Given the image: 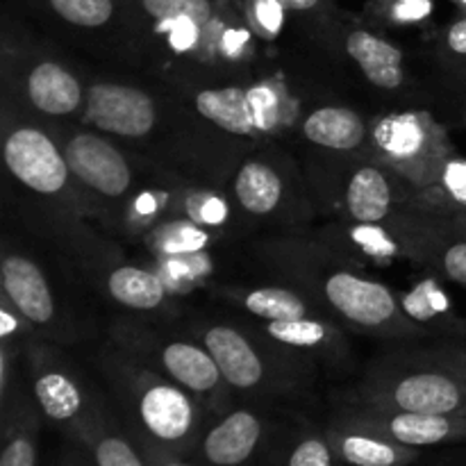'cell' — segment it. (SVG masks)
Returning <instances> with one entry per match:
<instances>
[{
	"instance_id": "obj_1",
	"label": "cell",
	"mask_w": 466,
	"mask_h": 466,
	"mask_svg": "<svg viewBox=\"0 0 466 466\" xmlns=\"http://www.w3.org/2000/svg\"><path fill=\"white\" fill-rule=\"evenodd\" d=\"M127 432L137 444L157 446L177 455L198 449L203 403L194 394L153 371H137L123 390Z\"/></svg>"
},
{
	"instance_id": "obj_2",
	"label": "cell",
	"mask_w": 466,
	"mask_h": 466,
	"mask_svg": "<svg viewBox=\"0 0 466 466\" xmlns=\"http://www.w3.org/2000/svg\"><path fill=\"white\" fill-rule=\"evenodd\" d=\"M360 408L466 417V358L449 367H428L380 378L362 391Z\"/></svg>"
},
{
	"instance_id": "obj_3",
	"label": "cell",
	"mask_w": 466,
	"mask_h": 466,
	"mask_svg": "<svg viewBox=\"0 0 466 466\" xmlns=\"http://www.w3.org/2000/svg\"><path fill=\"white\" fill-rule=\"evenodd\" d=\"M32 394L41 414L66 432L68 441L80 444L86 432L105 417L107 408L94 403L71 369L57 362H39L32 371Z\"/></svg>"
},
{
	"instance_id": "obj_4",
	"label": "cell",
	"mask_w": 466,
	"mask_h": 466,
	"mask_svg": "<svg viewBox=\"0 0 466 466\" xmlns=\"http://www.w3.org/2000/svg\"><path fill=\"white\" fill-rule=\"evenodd\" d=\"M5 167L14 180L41 196H57L71 180L64 150L41 127L16 126L3 146Z\"/></svg>"
},
{
	"instance_id": "obj_5",
	"label": "cell",
	"mask_w": 466,
	"mask_h": 466,
	"mask_svg": "<svg viewBox=\"0 0 466 466\" xmlns=\"http://www.w3.org/2000/svg\"><path fill=\"white\" fill-rule=\"evenodd\" d=\"M339 423L371 431L403 446H412V449L466 441V417H455V414H419L403 412V410L360 408L355 412L341 414Z\"/></svg>"
},
{
	"instance_id": "obj_6",
	"label": "cell",
	"mask_w": 466,
	"mask_h": 466,
	"mask_svg": "<svg viewBox=\"0 0 466 466\" xmlns=\"http://www.w3.org/2000/svg\"><path fill=\"white\" fill-rule=\"evenodd\" d=\"M319 289L326 303L346 321L369 330H382L394 326L400 317V308L391 289L382 282L369 280L346 268L323 273Z\"/></svg>"
},
{
	"instance_id": "obj_7",
	"label": "cell",
	"mask_w": 466,
	"mask_h": 466,
	"mask_svg": "<svg viewBox=\"0 0 466 466\" xmlns=\"http://www.w3.org/2000/svg\"><path fill=\"white\" fill-rule=\"evenodd\" d=\"M86 121L107 135L141 139L153 132L157 123V107L139 86L98 82L86 96Z\"/></svg>"
},
{
	"instance_id": "obj_8",
	"label": "cell",
	"mask_w": 466,
	"mask_h": 466,
	"mask_svg": "<svg viewBox=\"0 0 466 466\" xmlns=\"http://www.w3.org/2000/svg\"><path fill=\"white\" fill-rule=\"evenodd\" d=\"M64 157L73 176L98 196L116 200L132 185V168L126 155L96 132H76L64 144Z\"/></svg>"
},
{
	"instance_id": "obj_9",
	"label": "cell",
	"mask_w": 466,
	"mask_h": 466,
	"mask_svg": "<svg viewBox=\"0 0 466 466\" xmlns=\"http://www.w3.org/2000/svg\"><path fill=\"white\" fill-rule=\"evenodd\" d=\"M157 362L167 378L185 387L205 408L217 410L226 403L228 382L205 346L191 341H168L157 346Z\"/></svg>"
},
{
	"instance_id": "obj_10",
	"label": "cell",
	"mask_w": 466,
	"mask_h": 466,
	"mask_svg": "<svg viewBox=\"0 0 466 466\" xmlns=\"http://www.w3.org/2000/svg\"><path fill=\"white\" fill-rule=\"evenodd\" d=\"M264 432L267 428L258 412L232 410L203 432L196 453L205 466H244L258 453Z\"/></svg>"
},
{
	"instance_id": "obj_11",
	"label": "cell",
	"mask_w": 466,
	"mask_h": 466,
	"mask_svg": "<svg viewBox=\"0 0 466 466\" xmlns=\"http://www.w3.org/2000/svg\"><path fill=\"white\" fill-rule=\"evenodd\" d=\"M3 291L14 309L32 326H50L57 314L48 278L39 264L23 253H5Z\"/></svg>"
},
{
	"instance_id": "obj_12",
	"label": "cell",
	"mask_w": 466,
	"mask_h": 466,
	"mask_svg": "<svg viewBox=\"0 0 466 466\" xmlns=\"http://www.w3.org/2000/svg\"><path fill=\"white\" fill-rule=\"evenodd\" d=\"M203 346L209 350L223 380L230 390L253 391L267 382V369L248 337L230 326H212L203 332Z\"/></svg>"
},
{
	"instance_id": "obj_13",
	"label": "cell",
	"mask_w": 466,
	"mask_h": 466,
	"mask_svg": "<svg viewBox=\"0 0 466 466\" xmlns=\"http://www.w3.org/2000/svg\"><path fill=\"white\" fill-rule=\"evenodd\" d=\"M326 435L346 466H410L421 460V449L339 421L328 428Z\"/></svg>"
},
{
	"instance_id": "obj_14",
	"label": "cell",
	"mask_w": 466,
	"mask_h": 466,
	"mask_svg": "<svg viewBox=\"0 0 466 466\" xmlns=\"http://www.w3.org/2000/svg\"><path fill=\"white\" fill-rule=\"evenodd\" d=\"M32 107L46 116H68L82 105V85L68 68L57 62H36L25 80Z\"/></svg>"
},
{
	"instance_id": "obj_15",
	"label": "cell",
	"mask_w": 466,
	"mask_h": 466,
	"mask_svg": "<svg viewBox=\"0 0 466 466\" xmlns=\"http://www.w3.org/2000/svg\"><path fill=\"white\" fill-rule=\"evenodd\" d=\"M346 53L371 85L387 91L403 86V50L399 46L369 30H355L346 36Z\"/></svg>"
},
{
	"instance_id": "obj_16",
	"label": "cell",
	"mask_w": 466,
	"mask_h": 466,
	"mask_svg": "<svg viewBox=\"0 0 466 466\" xmlns=\"http://www.w3.org/2000/svg\"><path fill=\"white\" fill-rule=\"evenodd\" d=\"M39 462V417L27 400H9L3 408V453L0 466H36Z\"/></svg>"
},
{
	"instance_id": "obj_17",
	"label": "cell",
	"mask_w": 466,
	"mask_h": 466,
	"mask_svg": "<svg viewBox=\"0 0 466 466\" xmlns=\"http://www.w3.org/2000/svg\"><path fill=\"white\" fill-rule=\"evenodd\" d=\"M196 109L200 116L212 121L230 135H248L258 123L253 98L244 86H221V89H203L196 94Z\"/></svg>"
},
{
	"instance_id": "obj_18",
	"label": "cell",
	"mask_w": 466,
	"mask_h": 466,
	"mask_svg": "<svg viewBox=\"0 0 466 466\" xmlns=\"http://www.w3.org/2000/svg\"><path fill=\"white\" fill-rule=\"evenodd\" d=\"M308 141L330 150L360 148L367 139V123L349 107H319L303 121Z\"/></svg>"
},
{
	"instance_id": "obj_19",
	"label": "cell",
	"mask_w": 466,
	"mask_h": 466,
	"mask_svg": "<svg viewBox=\"0 0 466 466\" xmlns=\"http://www.w3.org/2000/svg\"><path fill=\"white\" fill-rule=\"evenodd\" d=\"M346 209L360 226H378L390 217L391 185L378 167H362L353 173L346 189Z\"/></svg>"
},
{
	"instance_id": "obj_20",
	"label": "cell",
	"mask_w": 466,
	"mask_h": 466,
	"mask_svg": "<svg viewBox=\"0 0 466 466\" xmlns=\"http://www.w3.org/2000/svg\"><path fill=\"white\" fill-rule=\"evenodd\" d=\"M285 187L282 177L271 164L248 162L239 168L235 177V196L241 208L253 217H267L273 214L280 205Z\"/></svg>"
},
{
	"instance_id": "obj_21",
	"label": "cell",
	"mask_w": 466,
	"mask_h": 466,
	"mask_svg": "<svg viewBox=\"0 0 466 466\" xmlns=\"http://www.w3.org/2000/svg\"><path fill=\"white\" fill-rule=\"evenodd\" d=\"M80 446L89 451L96 466H148L139 444L132 440L130 432L121 431L109 412H105V417L86 432Z\"/></svg>"
},
{
	"instance_id": "obj_22",
	"label": "cell",
	"mask_w": 466,
	"mask_h": 466,
	"mask_svg": "<svg viewBox=\"0 0 466 466\" xmlns=\"http://www.w3.org/2000/svg\"><path fill=\"white\" fill-rule=\"evenodd\" d=\"M107 291L123 308L139 309V312L157 309L167 300V287L162 278L148 268L130 267V264L109 273Z\"/></svg>"
},
{
	"instance_id": "obj_23",
	"label": "cell",
	"mask_w": 466,
	"mask_h": 466,
	"mask_svg": "<svg viewBox=\"0 0 466 466\" xmlns=\"http://www.w3.org/2000/svg\"><path fill=\"white\" fill-rule=\"evenodd\" d=\"M244 308L262 321H291L309 317V305L285 287H259L244 296Z\"/></svg>"
},
{
	"instance_id": "obj_24",
	"label": "cell",
	"mask_w": 466,
	"mask_h": 466,
	"mask_svg": "<svg viewBox=\"0 0 466 466\" xmlns=\"http://www.w3.org/2000/svg\"><path fill=\"white\" fill-rule=\"evenodd\" d=\"M271 339L300 350H328L335 344V330L319 319L303 317L291 321H264Z\"/></svg>"
},
{
	"instance_id": "obj_25",
	"label": "cell",
	"mask_w": 466,
	"mask_h": 466,
	"mask_svg": "<svg viewBox=\"0 0 466 466\" xmlns=\"http://www.w3.org/2000/svg\"><path fill=\"white\" fill-rule=\"evenodd\" d=\"M376 141L390 157L410 159L421 153L426 144V127L417 114L391 116L378 126Z\"/></svg>"
},
{
	"instance_id": "obj_26",
	"label": "cell",
	"mask_w": 466,
	"mask_h": 466,
	"mask_svg": "<svg viewBox=\"0 0 466 466\" xmlns=\"http://www.w3.org/2000/svg\"><path fill=\"white\" fill-rule=\"evenodd\" d=\"M62 21L77 27H103L114 16V0H48Z\"/></svg>"
},
{
	"instance_id": "obj_27",
	"label": "cell",
	"mask_w": 466,
	"mask_h": 466,
	"mask_svg": "<svg viewBox=\"0 0 466 466\" xmlns=\"http://www.w3.org/2000/svg\"><path fill=\"white\" fill-rule=\"evenodd\" d=\"M139 3L148 16L162 23L189 18L196 25L203 27L214 16V7L209 0H139Z\"/></svg>"
},
{
	"instance_id": "obj_28",
	"label": "cell",
	"mask_w": 466,
	"mask_h": 466,
	"mask_svg": "<svg viewBox=\"0 0 466 466\" xmlns=\"http://www.w3.org/2000/svg\"><path fill=\"white\" fill-rule=\"evenodd\" d=\"M282 466H346L339 462L335 449H332L328 435H317V432H308L300 437L291 451L287 453L285 464Z\"/></svg>"
},
{
	"instance_id": "obj_29",
	"label": "cell",
	"mask_w": 466,
	"mask_h": 466,
	"mask_svg": "<svg viewBox=\"0 0 466 466\" xmlns=\"http://www.w3.org/2000/svg\"><path fill=\"white\" fill-rule=\"evenodd\" d=\"M440 271L455 285L466 287V235L441 246Z\"/></svg>"
},
{
	"instance_id": "obj_30",
	"label": "cell",
	"mask_w": 466,
	"mask_h": 466,
	"mask_svg": "<svg viewBox=\"0 0 466 466\" xmlns=\"http://www.w3.org/2000/svg\"><path fill=\"white\" fill-rule=\"evenodd\" d=\"M441 187L449 194V198L458 205L460 209H466V159H449L441 167L440 176Z\"/></svg>"
},
{
	"instance_id": "obj_31",
	"label": "cell",
	"mask_w": 466,
	"mask_h": 466,
	"mask_svg": "<svg viewBox=\"0 0 466 466\" xmlns=\"http://www.w3.org/2000/svg\"><path fill=\"white\" fill-rule=\"evenodd\" d=\"M141 453H144L146 464L148 466H191L187 462V455L171 453V451L157 449V446H146L139 444Z\"/></svg>"
},
{
	"instance_id": "obj_32",
	"label": "cell",
	"mask_w": 466,
	"mask_h": 466,
	"mask_svg": "<svg viewBox=\"0 0 466 466\" xmlns=\"http://www.w3.org/2000/svg\"><path fill=\"white\" fill-rule=\"evenodd\" d=\"M253 5H255V21H258L259 25H264L271 32L280 25V18H282L280 12H285V9H282L276 0H255Z\"/></svg>"
},
{
	"instance_id": "obj_33",
	"label": "cell",
	"mask_w": 466,
	"mask_h": 466,
	"mask_svg": "<svg viewBox=\"0 0 466 466\" xmlns=\"http://www.w3.org/2000/svg\"><path fill=\"white\" fill-rule=\"evenodd\" d=\"M446 48L455 57H466V16L458 18L453 25L446 30Z\"/></svg>"
},
{
	"instance_id": "obj_34",
	"label": "cell",
	"mask_w": 466,
	"mask_h": 466,
	"mask_svg": "<svg viewBox=\"0 0 466 466\" xmlns=\"http://www.w3.org/2000/svg\"><path fill=\"white\" fill-rule=\"evenodd\" d=\"M57 466H96V464H94V460H91L89 451H86L85 446L71 441V444L64 449V453H62V458H59Z\"/></svg>"
},
{
	"instance_id": "obj_35",
	"label": "cell",
	"mask_w": 466,
	"mask_h": 466,
	"mask_svg": "<svg viewBox=\"0 0 466 466\" xmlns=\"http://www.w3.org/2000/svg\"><path fill=\"white\" fill-rule=\"evenodd\" d=\"M285 12H309V9L319 7L321 0H276Z\"/></svg>"
},
{
	"instance_id": "obj_36",
	"label": "cell",
	"mask_w": 466,
	"mask_h": 466,
	"mask_svg": "<svg viewBox=\"0 0 466 466\" xmlns=\"http://www.w3.org/2000/svg\"><path fill=\"white\" fill-rule=\"evenodd\" d=\"M453 226H455V230L460 232V235H466V209H460V212H455Z\"/></svg>"
},
{
	"instance_id": "obj_37",
	"label": "cell",
	"mask_w": 466,
	"mask_h": 466,
	"mask_svg": "<svg viewBox=\"0 0 466 466\" xmlns=\"http://www.w3.org/2000/svg\"><path fill=\"white\" fill-rule=\"evenodd\" d=\"M462 3H466V0H462Z\"/></svg>"
}]
</instances>
